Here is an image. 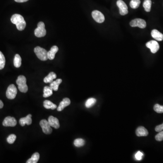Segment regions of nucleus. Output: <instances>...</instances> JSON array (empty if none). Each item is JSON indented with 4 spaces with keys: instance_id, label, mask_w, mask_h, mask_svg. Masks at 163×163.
<instances>
[{
    "instance_id": "nucleus-1",
    "label": "nucleus",
    "mask_w": 163,
    "mask_h": 163,
    "mask_svg": "<svg viewBox=\"0 0 163 163\" xmlns=\"http://www.w3.org/2000/svg\"><path fill=\"white\" fill-rule=\"evenodd\" d=\"M11 22L15 24L18 30H24L26 26V22L23 16L19 14H14L11 19Z\"/></svg>"
},
{
    "instance_id": "nucleus-2",
    "label": "nucleus",
    "mask_w": 163,
    "mask_h": 163,
    "mask_svg": "<svg viewBox=\"0 0 163 163\" xmlns=\"http://www.w3.org/2000/svg\"><path fill=\"white\" fill-rule=\"evenodd\" d=\"M16 83L18 86V89L20 92L24 93L27 92L28 87L26 84V78L24 76H19L16 80Z\"/></svg>"
},
{
    "instance_id": "nucleus-3",
    "label": "nucleus",
    "mask_w": 163,
    "mask_h": 163,
    "mask_svg": "<svg viewBox=\"0 0 163 163\" xmlns=\"http://www.w3.org/2000/svg\"><path fill=\"white\" fill-rule=\"evenodd\" d=\"M34 52L38 58L40 60L46 61L48 59V52L40 46H37L35 48Z\"/></svg>"
},
{
    "instance_id": "nucleus-4",
    "label": "nucleus",
    "mask_w": 163,
    "mask_h": 163,
    "mask_svg": "<svg viewBox=\"0 0 163 163\" xmlns=\"http://www.w3.org/2000/svg\"><path fill=\"white\" fill-rule=\"evenodd\" d=\"M46 34V30L45 29V25L43 22H40L37 25V28L35 30V35L37 37H42Z\"/></svg>"
},
{
    "instance_id": "nucleus-5",
    "label": "nucleus",
    "mask_w": 163,
    "mask_h": 163,
    "mask_svg": "<svg viewBox=\"0 0 163 163\" xmlns=\"http://www.w3.org/2000/svg\"><path fill=\"white\" fill-rule=\"evenodd\" d=\"M17 89L15 85L11 84L9 85L6 92V96L9 99H14L16 97Z\"/></svg>"
},
{
    "instance_id": "nucleus-6",
    "label": "nucleus",
    "mask_w": 163,
    "mask_h": 163,
    "mask_svg": "<svg viewBox=\"0 0 163 163\" xmlns=\"http://www.w3.org/2000/svg\"><path fill=\"white\" fill-rule=\"evenodd\" d=\"M131 26L132 27H138L141 29L145 28L146 26V23L145 20L143 19H134L131 21L130 23Z\"/></svg>"
},
{
    "instance_id": "nucleus-7",
    "label": "nucleus",
    "mask_w": 163,
    "mask_h": 163,
    "mask_svg": "<svg viewBox=\"0 0 163 163\" xmlns=\"http://www.w3.org/2000/svg\"><path fill=\"white\" fill-rule=\"evenodd\" d=\"M40 125L42 128L43 132L44 134L47 135L51 134L52 132V129L51 126L49 125L48 121H47V120L45 119H43L40 122Z\"/></svg>"
},
{
    "instance_id": "nucleus-8",
    "label": "nucleus",
    "mask_w": 163,
    "mask_h": 163,
    "mask_svg": "<svg viewBox=\"0 0 163 163\" xmlns=\"http://www.w3.org/2000/svg\"><path fill=\"white\" fill-rule=\"evenodd\" d=\"M116 5L119 7L120 14L121 16H125L128 14V7L124 1L122 0H118L116 2Z\"/></svg>"
},
{
    "instance_id": "nucleus-9",
    "label": "nucleus",
    "mask_w": 163,
    "mask_h": 163,
    "mask_svg": "<svg viewBox=\"0 0 163 163\" xmlns=\"http://www.w3.org/2000/svg\"><path fill=\"white\" fill-rule=\"evenodd\" d=\"M146 46L150 49L151 53L153 54L156 53L159 49V44L155 40H151L147 42L146 44Z\"/></svg>"
},
{
    "instance_id": "nucleus-10",
    "label": "nucleus",
    "mask_w": 163,
    "mask_h": 163,
    "mask_svg": "<svg viewBox=\"0 0 163 163\" xmlns=\"http://www.w3.org/2000/svg\"><path fill=\"white\" fill-rule=\"evenodd\" d=\"M92 18L98 23H103L105 20V17L102 12L98 11L95 10L92 13Z\"/></svg>"
},
{
    "instance_id": "nucleus-11",
    "label": "nucleus",
    "mask_w": 163,
    "mask_h": 163,
    "mask_svg": "<svg viewBox=\"0 0 163 163\" xmlns=\"http://www.w3.org/2000/svg\"><path fill=\"white\" fill-rule=\"evenodd\" d=\"M17 124V121L16 119L14 117L11 116H7L6 117L2 122V125L4 126H11L14 127Z\"/></svg>"
},
{
    "instance_id": "nucleus-12",
    "label": "nucleus",
    "mask_w": 163,
    "mask_h": 163,
    "mask_svg": "<svg viewBox=\"0 0 163 163\" xmlns=\"http://www.w3.org/2000/svg\"><path fill=\"white\" fill-rule=\"evenodd\" d=\"M48 121L49 125L55 129H58L60 127L59 121L58 119L56 117L51 116L49 117Z\"/></svg>"
},
{
    "instance_id": "nucleus-13",
    "label": "nucleus",
    "mask_w": 163,
    "mask_h": 163,
    "mask_svg": "<svg viewBox=\"0 0 163 163\" xmlns=\"http://www.w3.org/2000/svg\"><path fill=\"white\" fill-rule=\"evenodd\" d=\"M32 115L29 114L25 117L20 118L19 121V123L22 126H25V124L27 125H30L32 123Z\"/></svg>"
},
{
    "instance_id": "nucleus-14",
    "label": "nucleus",
    "mask_w": 163,
    "mask_h": 163,
    "mask_svg": "<svg viewBox=\"0 0 163 163\" xmlns=\"http://www.w3.org/2000/svg\"><path fill=\"white\" fill-rule=\"evenodd\" d=\"M71 103L70 99L68 98H64L62 102H60L59 106L57 108L58 111H62L66 107L68 106Z\"/></svg>"
},
{
    "instance_id": "nucleus-15",
    "label": "nucleus",
    "mask_w": 163,
    "mask_h": 163,
    "mask_svg": "<svg viewBox=\"0 0 163 163\" xmlns=\"http://www.w3.org/2000/svg\"><path fill=\"white\" fill-rule=\"evenodd\" d=\"M135 133L137 136H146L148 135L149 132L147 129L143 126H140L136 129Z\"/></svg>"
},
{
    "instance_id": "nucleus-16",
    "label": "nucleus",
    "mask_w": 163,
    "mask_h": 163,
    "mask_svg": "<svg viewBox=\"0 0 163 163\" xmlns=\"http://www.w3.org/2000/svg\"><path fill=\"white\" fill-rule=\"evenodd\" d=\"M58 50V47L57 46L54 45V46H52L50 50L48 52V59H50V60H53L55 58V54L57 53Z\"/></svg>"
},
{
    "instance_id": "nucleus-17",
    "label": "nucleus",
    "mask_w": 163,
    "mask_h": 163,
    "mask_svg": "<svg viewBox=\"0 0 163 163\" xmlns=\"http://www.w3.org/2000/svg\"><path fill=\"white\" fill-rule=\"evenodd\" d=\"M151 36L157 41H161L163 40V35L157 30H153L151 33Z\"/></svg>"
},
{
    "instance_id": "nucleus-18",
    "label": "nucleus",
    "mask_w": 163,
    "mask_h": 163,
    "mask_svg": "<svg viewBox=\"0 0 163 163\" xmlns=\"http://www.w3.org/2000/svg\"><path fill=\"white\" fill-rule=\"evenodd\" d=\"M57 77V75L54 72H50L48 76L44 78V82L45 83H51L54 79H55Z\"/></svg>"
},
{
    "instance_id": "nucleus-19",
    "label": "nucleus",
    "mask_w": 163,
    "mask_h": 163,
    "mask_svg": "<svg viewBox=\"0 0 163 163\" xmlns=\"http://www.w3.org/2000/svg\"><path fill=\"white\" fill-rule=\"evenodd\" d=\"M62 82V80L60 78L57 79L55 81H53L52 83H51L49 87L53 89V90L55 91H58L59 85H60V83H61Z\"/></svg>"
},
{
    "instance_id": "nucleus-20",
    "label": "nucleus",
    "mask_w": 163,
    "mask_h": 163,
    "mask_svg": "<svg viewBox=\"0 0 163 163\" xmlns=\"http://www.w3.org/2000/svg\"><path fill=\"white\" fill-rule=\"evenodd\" d=\"M43 103H44V107L46 109L54 110L57 108V105L49 100H45Z\"/></svg>"
},
{
    "instance_id": "nucleus-21",
    "label": "nucleus",
    "mask_w": 163,
    "mask_h": 163,
    "mask_svg": "<svg viewBox=\"0 0 163 163\" xmlns=\"http://www.w3.org/2000/svg\"><path fill=\"white\" fill-rule=\"evenodd\" d=\"M40 157V155L38 152L35 153L31 158L26 161V163H37L39 160Z\"/></svg>"
},
{
    "instance_id": "nucleus-22",
    "label": "nucleus",
    "mask_w": 163,
    "mask_h": 163,
    "mask_svg": "<svg viewBox=\"0 0 163 163\" xmlns=\"http://www.w3.org/2000/svg\"><path fill=\"white\" fill-rule=\"evenodd\" d=\"M53 94V89L48 86H45L44 88L43 97H48Z\"/></svg>"
},
{
    "instance_id": "nucleus-23",
    "label": "nucleus",
    "mask_w": 163,
    "mask_h": 163,
    "mask_svg": "<svg viewBox=\"0 0 163 163\" xmlns=\"http://www.w3.org/2000/svg\"><path fill=\"white\" fill-rule=\"evenodd\" d=\"M14 65L15 67L18 68L20 67L21 65V58L19 54H16L14 57Z\"/></svg>"
},
{
    "instance_id": "nucleus-24",
    "label": "nucleus",
    "mask_w": 163,
    "mask_h": 163,
    "mask_svg": "<svg viewBox=\"0 0 163 163\" xmlns=\"http://www.w3.org/2000/svg\"><path fill=\"white\" fill-rule=\"evenodd\" d=\"M151 4H152V2L151 0H145L143 5L145 10L146 12H150V11Z\"/></svg>"
},
{
    "instance_id": "nucleus-25",
    "label": "nucleus",
    "mask_w": 163,
    "mask_h": 163,
    "mask_svg": "<svg viewBox=\"0 0 163 163\" xmlns=\"http://www.w3.org/2000/svg\"><path fill=\"white\" fill-rule=\"evenodd\" d=\"M96 102V99L94 98H90L87 100L85 103V106L87 108H90L95 105Z\"/></svg>"
},
{
    "instance_id": "nucleus-26",
    "label": "nucleus",
    "mask_w": 163,
    "mask_h": 163,
    "mask_svg": "<svg viewBox=\"0 0 163 163\" xmlns=\"http://www.w3.org/2000/svg\"><path fill=\"white\" fill-rule=\"evenodd\" d=\"M85 141L82 139H77L74 141V145L76 147H80L85 145Z\"/></svg>"
},
{
    "instance_id": "nucleus-27",
    "label": "nucleus",
    "mask_w": 163,
    "mask_h": 163,
    "mask_svg": "<svg viewBox=\"0 0 163 163\" xmlns=\"http://www.w3.org/2000/svg\"><path fill=\"white\" fill-rule=\"evenodd\" d=\"M6 59L4 54L1 51H0V70L4 68L5 66Z\"/></svg>"
},
{
    "instance_id": "nucleus-28",
    "label": "nucleus",
    "mask_w": 163,
    "mask_h": 163,
    "mask_svg": "<svg viewBox=\"0 0 163 163\" xmlns=\"http://www.w3.org/2000/svg\"><path fill=\"white\" fill-rule=\"evenodd\" d=\"M140 0H131L130 5L132 9H136L140 5Z\"/></svg>"
},
{
    "instance_id": "nucleus-29",
    "label": "nucleus",
    "mask_w": 163,
    "mask_h": 163,
    "mask_svg": "<svg viewBox=\"0 0 163 163\" xmlns=\"http://www.w3.org/2000/svg\"><path fill=\"white\" fill-rule=\"evenodd\" d=\"M154 109L155 112L158 113H163V106L156 104L154 107Z\"/></svg>"
},
{
    "instance_id": "nucleus-30",
    "label": "nucleus",
    "mask_w": 163,
    "mask_h": 163,
    "mask_svg": "<svg viewBox=\"0 0 163 163\" xmlns=\"http://www.w3.org/2000/svg\"><path fill=\"white\" fill-rule=\"evenodd\" d=\"M16 136L14 134H11L10 135L8 136L7 138V141L8 143L12 144L16 140Z\"/></svg>"
},
{
    "instance_id": "nucleus-31",
    "label": "nucleus",
    "mask_w": 163,
    "mask_h": 163,
    "mask_svg": "<svg viewBox=\"0 0 163 163\" xmlns=\"http://www.w3.org/2000/svg\"><path fill=\"white\" fill-rule=\"evenodd\" d=\"M155 138L157 141H161L163 140V131H160L157 135H156Z\"/></svg>"
},
{
    "instance_id": "nucleus-32",
    "label": "nucleus",
    "mask_w": 163,
    "mask_h": 163,
    "mask_svg": "<svg viewBox=\"0 0 163 163\" xmlns=\"http://www.w3.org/2000/svg\"><path fill=\"white\" fill-rule=\"evenodd\" d=\"M143 154L142 152L140 151H138L136 153L135 155V157L136 159L138 160H141L142 159V156H143Z\"/></svg>"
},
{
    "instance_id": "nucleus-33",
    "label": "nucleus",
    "mask_w": 163,
    "mask_h": 163,
    "mask_svg": "<svg viewBox=\"0 0 163 163\" xmlns=\"http://www.w3.org/2000/svg\"><path fill=\"white\" fill-rule=\"evenodd\" d=\"M155 131L157 132H160L163 131V123L160 125L157 126L155 128Z\"/></svg>"
},
{
    "instance_id": "nucleus-34",
    "label": "nucleus",
    "mask_w": 163,
    "mask_h": 163,
    "mask_svg": "<svg viewBox=\"0 0 163 163\" xmlns=\"http://www.w3.org/2000/svg\"><path fill=\"white\" fill-rule=\"evenodd\" d=\"M16 2H19V3H22V2H25L28 1L29 0H14Z\"/></svg>"
},
{
    "instance_id": "nucleus-35",
    "label": "nucleus",
    "mask_w": 163,
    "mask_h": 163,
    "mask_svg": "<svg viewBox=\"0 0 163 163\" xmlns=\"http://www.w3.org/2000/svg\"><path fill=\"white\" fill-rule=\"evenodd\" d=\"M3 106H4V104L1 100H0V109L3 108Z\"/></svg>"
}]
</instances>
